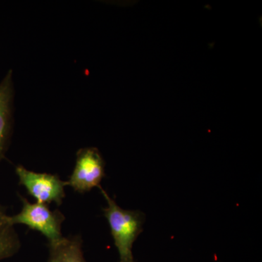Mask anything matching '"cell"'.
<instances>
[{
    "label": "cell",
    "instance_id": "52a82bcc",
    "mask_svg": "<svg viewBox=\"0 0 262 262\" xmlns=\"http://www.w3.org/2000/svg\"><path fill=\"white\" fill-rule=\"evenodd\" d=\"M20 248V241L14 225L10 222L6 208L0 205V261L14 256Z\"/></svg>",
    "mask_w": 262,
    "mask_h": 262
},
{
    "label": "cell",
    "instance_id": "6da1fadb",
    "mask_svg": "<svg viewBox=\"0 0 262 262\" xmlns=\"http://www.w3.org/2000/svg\"><path fill=\"white\" fill-rule=\"evenodd\" d=\"M101 194L106 201L103 213L110 226V232L119 253V262H136L133 254V246L141 232L146 215L139 210L123 209L117 204L102 187Z\"/></svg>",
    "mask_w": 262,
    "mask_h": 262
},
{
    "label": "cell",
    "instance_id": "8992f818",
    "mask_svg": "<svg viewBox=\"0 0 262 262\" xmlns=\"http://www.w3.org/2000/svg\"><path fill=\"white\" fill-rule=\"evenodd\" d=\"M48 262H87L84 257L80 235L63 237L56 244H48Z\"/></svg>",
    "mask_w": 262,
    "mask_h": 262
},
{
    "label": "cell",
    "instance_id": "3957f363",
    "mask_svg": "<svg viewBox=\"0 0 262 262\" xmlns=\"http://www.w3.org/2000/svg\"><path fill=\"white\" fill-rule=\"evenodd\" d=\"M15 173L19 185L24 186L37 203L46 205L53 203L58 206L63 203L67 182L61 180L57 174L37 173L20 165L15 167Z\"/></svg>",
    "mask_w": 262,
    "mask_h": 262
},
{
    "label": "cell",
    "instance_id": "5b68a950",
    "mask_svg": "<svg viewBox=\"0 0 262 262\" xmlns=\"http://www.w3.org/2000/svg\"><path fill=\"white\" fill-rule=\"evenodd\" d=\"M10 70L0 82V161L4 159L13 131L14 83Z\"/></svg>",
    "mask_w": 262,
    "mask_h": 262
},
{
    "label": "cell",
    "instance_id": "277c9868",
    "mask_svg": "<svg viewBox=\"0 0 262 262\" xmlns=\"http://www.w3.org/2000/svg\"><path fill=\"white\" fill-rule=\"evenodd\" d=\"M105 177V162L99 150L95 147L82 148L76 154L75 168L67 181V186L84 194L101 187Z\"/></svg>",
    "mask_w": 262,
    "mask_h": 262
},
{
    "label": "cell",
    "instance_id": "7a4b0ae2",
    "mask_svg": "<svg viewBox=\"0 0 262 262\" xmlns=\"http://www.w3.org/2000/svg\"><path fill=\"white\" fill-rule=\"evenodd\" d=\"M22 202L21 211L10 216L13 225H24L32 230L40 232L48 239V244H56L63 238L62 224L65 216L58 209L52 211L48 205L30 203L26 198L18 194Z\"/></svg>",
    "mask_w": 262,
    "mask_h": 262
}]
</instances>
